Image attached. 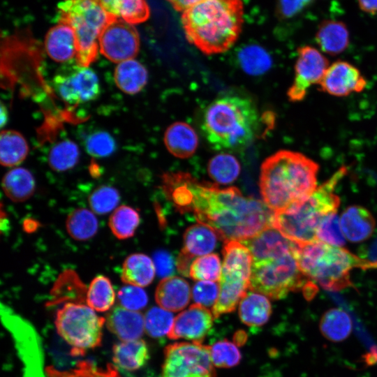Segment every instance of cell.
Listing matches in <instances>:
<instances>
[{
	"label": "cell",
	"mask_w": 377,
	"mask_h": 377,
	"mask_svg": "<svg viewBox=\"0 0 377 377\" xmlns=\"http://www.w3.org/2000/svg\"><path fill=\"white\" fill-rule=\"evenodd\" d=\"M367 84V80L360 71L344 61H337L329 66L319 83L320 91L337 97L361 92Z\"/></svg>",
	"instance_id": "obj_15"
},
{
	"label": "cell",
	"mask_w": 377,
	"mask_h": 377,
	"mask_svg": "<svg viewBox=\"0 0 377 377\" xmlns=\"http://www.w3.org/2000/svg\"><path fill=\"white\" fill-rule=\"evenodd\" d=\"M44 45L47 55L57 62H66L76 57L75 34L66 23L58 22L50 28L45 35Z\"/></svg>",
	"instance_id": "obj_19"
},
{
	"label": "cell",
	"mask_w": 377,
	"mask_h": 377,
	"mask_svg": "<svg viewBox=\"0 0 377 377\" xmlns=\"http://www.w3.org/2000/svg\"><path fill=\"white\" fill-rule=\"evenodd\" d=\"M68 235L77 241L92 238L98 230V221L94 212L85 208L72 211L66 222Z\"/></svg>",
	"instance_id": "obj_34"
},
{
	"label": "cell",
	"mask_w": 377,
	"mask_h": 377,
	"mask_svg": "<svg viewBox=\"0 0 377 377\" xmlns=\"http://www.w3.org/2000/svg\"><path fill=\"white\" fill-rule=\"evenodd\" d=\"M221 261L215 253L200 256L191 265L189 275L193 280L217 281L221 274Z\"/></svg>",
	"instance_id": "obj_39"
},
{
	"label": "cell",
	"mask_w": 377,
	"mask_h": 377,
	"mask_svg": "<svg viewBox=\"0 0 377 377\" xmlns=\"http://www.w3.org/2000/svg\"><path fill=\"white\" fill-rule=\"evenodd\" d=\"M114 78L116 85L121 91L135 94L147 84L148 72L140 62L129 59L118 64Z\"/></svg>",
	"instance_id": "obj_26"
},
{
	"label": "cell",
	"mask_w": 377,
	"mask_h": 377,
	"mask_svg": "<svg viewBox=\"0 0 377 377\" xmlns=\"http://www.w3.org/2000/svg\"><path fill=\"white\" fill-rule=\"evenodd\" d=\"M313 0H279L277 14L279 17L288 19L300 13L309 6Z\"/></svg>",
	"instance_id": "obj_48"
},
{
	"label": "cell",
	"mask_w": 377,
	"mask_h": 377,
	"mask_svg": "<svg viewBox=\"0 0 377 377\" xmlns=\"http://www.w3.org/2000/svg\"><path fill=\"white\" fill-rule=\"evenodd\" d=\"M297 259L309 280L331 291L351 286L350 272L354 268H377V261L362 259L341 246L320 241L298 244Z\"/></svg>",
	"instance_id": "obj_7"
},
{
	"label": "cell",
	"mask_w": 377,
	"mask_h": 377,
	"mask_svg": "<svg viewBox=\"0 0 377 377\" xmlns=\"http://www.w3.org/2000/svg\"><path fill=\"white\" fill-rule=\"evenodd\" d=\"M154 263L159 276L168 277L174 273L175 264L172 256L166 251H157L154 255Z\"/></svg>",
	"instance_id": "obj_49"
},
{
	"label": "cell",
	"mask_w": 377,
	"mask_h": 377,
	"mask_svg": "<svg viewBox=\"0 0 377 377\" xmlns=\"http://www.w3.org/2000/svg\"><path fill=\"white\" fill-rule=\"evenodd\" d=\"M117 299L121 306L134 311L143 309L148 302V296L145 290L127 284L119 289Z\"/></svg>",
	"instance_id": "obj_45"
},
{
	"label": "cell",
	"mask_w": 377,
	"mask_h": 377,
	"mask_svg": "<svg viewBox=\"0 0 377 377\" xmlns=\"http://www.w3.org/2000/svg\"><path fill=\"white\" fill-rule=\"evenodd\" d=\"M2 188L9 199L14 202H23L34 194L36 182L29 170L24 168H15L3 176Z\"/></svg>",
	"instance_id": "obj_29"
},
{
	"label": "cell",
	"mask_w": 377,
	"mask_h": 377,
	"mask_svg": "<svg viewBox=\"0 0 377 377\" xmlns=\"http://www.w3.org/2000/svg\"><path fill=\"white\" fill-rule=\"evenodd\" d=\"M362 10L368 13H377V0H357Z\"/></svg>",
	"instance_id": "obj_51"
},
{
	"label": "cell",
	"mask_w": 377,
	"mask_h": 377,
	"mask_svg": "<svg viewBox=\"0 0 377 377\" xmlns=\"http://www.w3.org/2000/svg\"><path fill=\"white\" fill-rule=\"evenodd\" d=\"M105 318L87 304L66 302L56 315L59 334L73 348V353H83L101 344Z\"/></svg>",
	"instance_id": "obj_10"
},
{
	"label": "cell",
	"mask_w": 377,
	"mask_h": 377,
	"mask_svg": "<svg viewBox=\"0 0 377 377\" xmlns=\"http://www.w3.org/2000/svg\"><path fill=\"white\" fill-rule=\"evenodd\" d=\"M112 360L119 369L134 371L142 368L149 360V353L142 339L120 341L113 346Z\"/></svg>",
	"instance_id": "obj_22"
},
{
	"label": "cell",
	"mask_w": 377,
	"mask_h": 377,
	"mask_svg": "<svg viewBox=\"0 0 377 377\" xmlns=\"http://www.w3.org/2000/svg\"><path fill=\"white\" fill-rule=\"evenodd\" d=\"M319 165L304 154L279 150L260 167L259 186L264 202L280 211L311 195L318 187Z\"/></svg>",
	"instance_id": "obj_3"
},
{
	"label": "cell",
	"mask_w": 377,
	"mask_h": 377,
	"mask_svg": "<svg viewBox=\"0 0 377 377\" xmlns=\"http://www.w3.org/2000/svg\"><path fill=\"white\" fill-rule=\"evenodd\" d=\"M235 343L237 345H240L244 343L246 341V334L243 331L237 332L235 335ZM234 340V341H235Z\"/></svg>",
	"instance_id": "obj_53"
},
{
	"label": "cell",
	"mask_w": 377,
	"mask_h": 377,
	"mask_svg": "<svg viewBox=\"0 0 377 377\" xmlns=\"http://www.w3.org/2000/svg\"><path fill=\"white\" fill-rule=\"evenodd\" d=\"M105 323L108 330L121 341L140 339L145 331V317L139 311L120 305L108 313Z\"/></svg>",
	"instance_id": "obj_17"
},
{
	"label": "cell",
	"mask_w": 377,
	"mask_h": 377,
	"mask_svg": "<svg viewBox=\"0 0 377 377\" xmlns=\"http://www.w3.org/2000/svg\"><path fill=\"white\" fill-rule=\"evenodd\" d=\"M105 10L114 18L131 24L145 22L150 15L146 0H99Z\"/></svg>",
	"instance_id": "obj_28"
},
{
	"label": "cell",
	"mask_w": 377,
	"mask_h": 377,
	"mask_svg": "<svg viewBox=\"0 0 377 377\" xmlns=\"http://www.w3.org/2000/svg\"><path fill=\"white\" fill-rule=\"evenodd\" d=\"M80 158V149L75 142L64 140L56 143L50 149L48 163L54 171L64 172L76 165Z\"/></svg>",
	"instance_id": "obj_37"
},
{
	"label": "cell",
	"mask_w": 377,
	"mask_h": 377,
	"mask_svg": "<svg viewBox=\"0 0 377 377\" xmlns=\"http://www.w3.org/2000/svg\"><path fill=\"white\" fill-rule=\"evenodd\" d=\"M346 172L345 166L341 167L308 197L274 212L272 226L300 244L317 241L316 231L321 221L337 212L340 198L334 190Z\"/></svg>",
	"instance_id": "obj_6"
},
{
	"label": "cell",
	"mask_w": 377,
	"mask_h": 377,
	"mask_svg": "<svg viewBox=\"0 0 377 377\" xmlns=\"http://www.w3.org/2000/svg\"><path fill=\"white\" fill-rule=\"evenodd\" d=\"M57 8L58 22L70 25L74 30L77 64L89 67L98 57L102 30L117 18L105 10L99 0H62Z\"/></svg>",
	"instance_id": "obj_8"
},
{
	"label": "cell",
	"mask_w": 377,
	"mask_h": 377,
	"mask_svg": "<svg viewBox=\"0 0 377 377\" xmlns=\"http://www.w3.org/2000/svg\"><path fill=\"white\" fill-rule=\"evenodd\" d=\"M118 191L110 186H101L96 188L89 197L91 211L103 215L113 210L119 202Z\"/></svg>",
	"instance_id": "obj_42"
},
{
	"label": "cell",
	"mask_w": 377,
	"mask_h": 377,
	"mask_svg": "<svg viewBox=\"0 0 377 377\" xmlns=\"http://www.w3.org/2000/svg\"><path fill=\"white\" fill-rule=\"evenodd\" d=\"M174 320L169 311L161 307H151L145 316V331L152 338H160L168 334Z\"/></svg>",
	"instance_id": "obj_40"
},
{
	"label": "cell",
	"mask_w": 377,
	"mask_h": 377,
	"mask_svg": "<svg viewBox=\"0 0 377 377\" xmlns=\"http://www.w3.org/2000/svg\"><path fill=\"white\" fill-rule=\"evenodd\" d=\"M72 372H51L54 377H118L116 371L112 367L108 370H98L88 362H80Z\"/></svg>",
	"instance_id": "obj_47"
},
{
	"label": "cell",
	"mask_w": 377,
	"mask_h": 377,
	"mask_svg": "<svg viewBox=\"0 0 377 377\" xmlns=\"http://www.w3.org/2000/svg\"><path fill=\"white\" fill-rule=\"evenodd\" d=\"M161 377H216L209 346L180 342L167 346Z\"/></svg>",
	"instance_id": "obj_11"
},
{
	"label": "cell",
	"mask_w": 377,
	"mask_h": 377,
	"mask_svg": "<svg viewBox=\"0 0 377 377\" xmlns=\"http://www.w3.org/2000/svg\"><path fill=\"white\" fill-rule=\"evenodd\" d=\"M163 188L179 212H192L224 242L244 241L272 226L274 212L236 187L221 189L179 172L165 174Z\"/></svg>",
	"instance_id": "obj_1"
},
{
	"label": "cell",
	"mask_w": 377,
	"mask_h": 377,
	"mask_svg": "<svg viewBox=\"0 0 377 377\" xmlns=\"http://www.w3.org/2000/svg\"><path fill=\"white\" fill-rule=\"evenodd\" d=\"M242 242L253 257L250 290L272 300L284 298L290 292L301 290L307 300L313 297L317 289L299 267L297 243L273 226Z\"/></svg>",
	"instance_id": "obj_2"
},
{
	"label": "cell",
	"mask_w": 377,
	"mask_h": 377,
	"mask_svg": "<svg viewBox=\"0 0 377 377\" xmlns=\"http://www.w3.org/2000/svg\"><path fill=\"white\" fill-rule=\"evenodd\" d=\"M85 147L89 154L96 158L109 156L117 148L114 139L106 131L91 133L86 140Z\"/></svg>",
	"instance_id": "obj_44"
},
{
	"label": "cell",
	"mask_w": 377,
	"mask_h": 377,
	"mask_svg": "<svg viewBox=\"0 0 377 377\" xmlns=\"http://www.w3.org/2000/svg\"><path fill=\"white\" fill-rule=\"evenodd\" d=\"M238 59L242 68L252 75H259L265 73L272 63L268 52L257 45L243 47L239 52Z\"/></svg>",
	"instance_id": "obj_38"
},
{
	"label": "cell",
	"mask_w": 377,
	"mask_h": 377,
	"mask_svg": "<svg viewBox=\"0 0 377 377\" xmlns=\"http://www.w3.org/2000/svg\"><path fill=\"white\" fill-rule=\"evenodd\" d=\"M219 294V286L212 281H199L192 289V297L195 304L205 307L215 304Z\"/></svg>",
	"instance_id": "obj_46"
},
{
	"label": "cell",
	"mask_w": 377,
	"mask_h": 377,
	"mask_svg": "<svg viewBox=\"0 0 377 377\" xmlns=\"http://www.w3.org/2000/svg\"><path fill=\"white\" fill-rule=\"evenodd\" d=\"M258 122V110L250 99L225 96L207 107L201 128L213 149L239 151L253 141Z\"/></svg>",
	"instance_id": "obj_5"
},
{
	"label": "cell",
	"mask_w": 377,
	"mask_h": 377,
	"mask_svg": "<svg viewBox=\"0 0 377 377\" xmlns=\"http://www.w3.org/2000/svg\"><path fill=\"white\" fill-rule=\"evenodd\" d=\"M316 40L323 52L337 55L348 46L349 32L343 22L327 20L319 24Z\"/></svg>",
	"instance_id": "obj_23"
},
{
	"label": "cell",
	"mask_w": 377,
	"mask_h": 377,
	"mask_svg": "<svg viewBox=\"0 0 377 377\" xmlns=\"http://www.w3.org/2000/svg\"><path fill=\"white\" fill-rule=\"evenodd\" d=\"M213 318L207 307L192 304L177 316L167 336L170 339H184L201 343L212 327Z\"/></svg>",
	"instance_id": "obj_16"
},
{
	"label": "cell",
	"mask_w": 377,
	"mask_h": 377,
	"mask_svg": "<svg viewBox=\"0 0 377 377\" xmlns=\"http://www.w3.org/2000/svg\"><path fill=\"white\" fill-rule=\"evenodd\" d=\"M240 164L232 154L221 153L212 157L207 165L209 177L221 184L233 182L240 173Z\"/></svg>",
	"instance_id": "obj_36"
},
{
	"label": "cell",
	"mask_w": 377,
	"mask_h": 377,
	"mask_svg": "<svg viewBox=\"0 0 377 377\" xmlns=\"http://www.w3.org/2000/svg\"><path fill=\"white\" fill-rule=\"evenodd\" d=\"M340 226L345 238L351 242H361L369 238L375 228V220L366 208L353 205L341 214Z\"/></svg>",
	"instance_id": "obj_18"
},
{
	"label": "cell",
	"mask_w": 377,
	"mask_h": 377,
	"mask_svg": "<svg viewBox=\"0 0 377 377\" xmlns=\"http://www.w3.org/2000/svg\"><path fill=\"white\" fill-rule=\"evenodd\" d=\"M175 10L184 12L201 0H167Z\"/></svg>",
	"instance_id": "obj_50"
},
{
	"label": "cell",
	"mask_w": 377,
	"mask_h": 377,
	"mask_svg": "<svg viewBox=\"0 0 377 377\" xmlns=\"http://www.w3.org/2000/svg\"><path fill=\"white\" fill-rule=\"evenodd\" d=\"M98 46L100 52L114 63L133 59L140 49L139 34L133 24L115 19L102 30Z\"/></svg>",
	"instance_id": "obj_13"
},
{
	"label": "cell",
	"mask_w": 377,
	"mask_h": 377,
	"mask_svg": "<svg viewBox=\"0 0 377 377\" xmlns=\"http://www.w3.org/2000/svg\"><path fill=\"white\" fill-rule=\"evenodd\" d=\"M155 272L154 263L148 256L133 253L123 263L121 279L127 285L145 287L153 281Z\"/></svg>",
	"instance_id": "obj_24"
},
{
	"label": "cell",
	"mask_w": 377,
	"mask_h": 377,
	"mask_svg": "<svg viewBox=\"0 0 377 377\" xmlns=\"http://www.w3.org/2000/svg\"><path fill=\"white\" fill-rule=\"evenodd\" d=\"M1 317L24 364V377H44L40 344L34 329L6 306L1 308Z\"/></svg>",
	"instance_id": "obj_12"
},
{
	"label": "cell",
	"mask_w": 377,
	"mask_h": 377,
	"mask_svg": "<svg viewBox=\"0 0 377 377\" xmlns=\"http://www.w3.org/2000/svg\"><path fill=\"white\" fill-rule=\"evenodd\" d=\"M316 239L317 241L332 246L344 245L345 237L337 213L329 215L321 221L316 231Z\"/></svg>",
	"instance_id": "obj_43"
},
{
	"label": "cell",
	"mask_w": 377,
	"mask_h": 377,
	"mask_svg": "<svg viewBox=\"0 0 377 377\" xmlns=\"http://www.w3.org/2000/svg\"><path fill=\"white\" fill-rule=\"evenodd\" d=\"M272 311L271 303L265 295L250 291L239 302V316L247 326L260 327L268 321Z\"/></svg>",
	"instance_id": "obj_27"
},
{
	"label": "cell",
	"mask_w": 377,
	"mask_h": 377,
	"mask_svg": "<svg viewBox=\"0 0 377 377\" xmlns=\"http://www.w3.org/2000/svg\"><path fill=\"white\" fill-rule=\"evenodd\" d=\"M29 153L24 137L18 131L6 130L0 136V162L6 167H14L22 163Z\"/></svg>",
	"instance_id": "obj_31"
},
{
	"label": "cell",
	"mask_w": 377,
	"mask_h": 377,
	"mask_svg": "<svg viewBox=\"0 0 377 377\" xmlns=\"http://www.w3.org/2000/svg\"><path fill=\"white\" fill-rule=\"evenodd\" d=\"M242 0H201L184 12L182 24L187 40L210 55L227 51L243 24Z\"/></svg>",
	"instance_id": "obj_4"
},
{
	"label": "cell",
	"mask_w": 377,
	"mask_h": 377,
	"mask_svg": "<svg viewBox=\"0 0 377 377\" xmlns=\"http://www.w3.org/2000/svg\"><path fill=\"white\" fill-rule=\"evenodd\" d=\"M69 76L72 90L78 103L94 101L98 96L99 80L92 69L78 66L69 73Z\"/></svg>",
	"instance_id": "obj_32"
},
{
	"label": "cell",
	"mask_w": 377,
	"mask_h": 377,
	"mask_svg": "<svg viewBox=\"0 0 377 377\" xmlns=\"http://www.w3.org/2000/svg\"><path fill=\"white\" fill-rule=\"evenodd\" d=\"M155 299L158 306L167 311L184 309L191 299V289L186 281L178 276L164 278L158 285Z\"/></svg>",
	"instance_id": "obj_20"
},
{
	"label": "cell",
	"mask_w": 377,
	"mask_h": 377,
	"mask_svg": "<svg viewBox=\"0 0 377 377\" xmlns=\"http://www.w3.org/2000/svg\"><path fill=\"white\" fill-rule=\"evenodd\" d=\"M116 295L110 280L103 275L93 279L87 289L85 302L96 311L104 312L113 306Z\"/></svg>",
	"instance_id": "obj_33"
},
{
	"label": "cell",
	"mask_w": 377,
	"mask_h": 377,
	"mask_svg": "<svg viewBox=\"0 0 377 377\" xmlns=\"http://www.w3.org/2000/svg\"><path fill=\"white\" fill-rule=\"evenodd\" d=\"M8 120V112L6 108L3 103L1 104V126L3 127Z\"/></svg>",
	"instance_id": "obj_54"
},
{
	"label": "cell",
	"mask_w": 377,
	"mask_h": 377,
	"mask_svg": "<svg viewBox=\"0 0 377 377\" xmlns=\"http://www.w3.org/2000/svg\"><path fill=\"white\" fill-rule=\"evenodd\" d=\"M209 351L212 364L219 368L233 367L241 361L242 355L237 344L227 339L209 346Z\"/></svg>",
	"instance_id": "obj_41"
},
{
	"label": "cell",
	"mask_w": 377,
	"mask_h": 377,
	"mask_svg": "<svg viewBox=\"0 0 377 377\" xmlns=\"http://www.w3.org/2000/svg\"><path fill=\"white\" fill-rule=\"evenodd\" d=\"M364 362L367 365H374L377 362V349H371L370 352L364 355Z\"/></svg>",
	"instance_id": "obj_52"
},
{
	"label": "cell",
	"mask_w": 377,
	"mask_h": 377,
	"mask_svg": "<svg viewBox=\"0 0 377 377\" xmlns=\"http://www.w3.org/2000/svg\"><path fill=\"white\" fill-rule=\"evenodd\" d=\"M328 66L327 59L315 47H299L293 82L287 91L288 99L291 102L302 101L311 85L319 84Z\"/></svg>",
	"instance_id": "obj_14"
},
{
	"label": "cell",
	"mask_w": 377,
	"mask_h": 377,
	"mask_svg": "<svg viewBox=\"0 0 377 377\" xmlns=\"http://www.w3.org/2000/svg\"><path fill=\"white\" fill-rule=\"evenodd\" d=\"M219 294L212 307L214 318L233 311L250 287L253 264L249 248L239 241L225 242Z\"/></svg>",
	"instance_id": "obj_9"
},
{
	"label": "cell",
	"mask_w": 377,
	"mask_h": 377,
	"mask_svg": "<svg viewBox=\"0 0 377 377\" xmlns=\"http://www.w3.org/2000/svg\"><path fill=\"white\" fill-rule=\"evenodd\" d=\"M219 235L208 226L198 223L188 227L184 235V246L181 253L191 258L212 252L217 244Z\"/></svg>",
	"instance_id": "obj_25"
},
{
	"label": "cell",
	"mask_w": 377,
	"mask_h": 377,
	"mask_svg": "<svg viewBox=\"0 0 377 377\" xmlns=\"http://www.w3.org/2000/svg\"><path fill=\"white\" fill-rule=\"evenodd\" d=\"M319 330L326 339L338 343L350 335L353 321L344 310L332 308L326 311L320 318Z\"/></svg>",
	"instance_id": "obj_30"
},
{
	"label": "cell",
	"mask_w": 377,
	"mask_h": 377,
	"mask_svg": "<svg viewBox=\"0 0 377 377\" xmlns=\"http://www.w3.org/2000/svg\"><path fill=\"white\" fill-rule=\"evenodd\" d=\"M138 212L128 205H121L114 210L109 219V227L112 234L119 239L133 237L140 224Z\"/></svg>",
	"instance_id": "obj_35"
},
{
	"label": "cell",
	"mask_w": 377,
	"mask_h": 377,
	"mask_svg": "<svg viewBox=\"0 0 377 377\" xmlns=\"http://www.w3.org/2000/svg\"><path fill=\"white\" fill-rule=\"evenodd\" d=\"M163 141L168 151L179 158L193 156L198 145V137L195 130L183 121L170 125L165 131Z\"/></svg>",
	"instance_id": "obj_21"
}]
</instances>
